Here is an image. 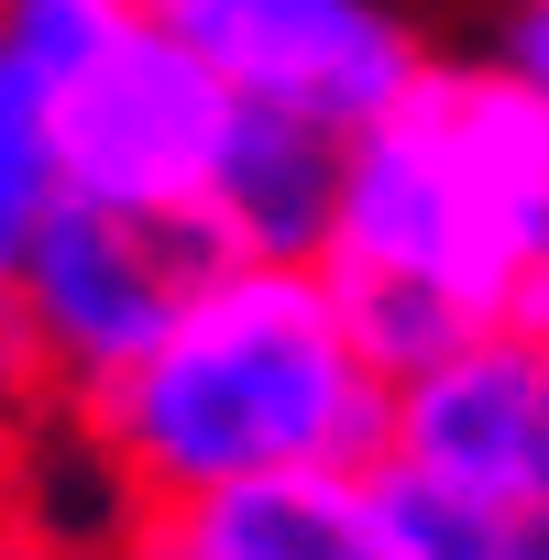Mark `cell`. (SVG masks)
Here are the masks:
<instances>
[{"instance_id": "obj_1", "label": "cell", "mask_w": 549, "mask_h": 560, "mask_svg": "<svg viewBox=\"0 0 549 560\" xmlns=\"http://www.w3.org/2000/svg\"><path fill=\"white\" fill-rule=\"evenodd\" d=\"M78 429L121 472L132 505H198V494H231L264 472L385 462L396 374L363 352L330 264L209 253L176 330L100 407H78Z\"/></svg>"}, {"instance_id": "obj_2", "label": "cell", "mask_w": 549, "mask_h": 560, "mask_svg": "<svg viewBox=\"0 0 549 560\" xmlns=\"http://www.w3.org/2000/svg\"><path fill=\"white\" fill-rule=\"evenodd\" d=\"M330 275L396 385L451 341L527 319L549 287V89L505 56L429 67L396 121L352 132Z\"/></svg>"}, {"instance_id": "obj_3", "label": "cell", "mask_w": 549, "mask_h": 560, "mask_svg": "<svg viewBox=\"0 0 549 560\" xmlns=\"http://www.w3.org/2000/svg\"><path fill=\"white\" fill-rule=\"evenodd\" d=\"M231 132H242V100H231V78L165 23V0L121 12L110 45L56 78V143H67V187H78L89 209H132V220L198 231Z\"/></svg>"}, {"instance_id": "obj_4", "label": "cell", "mask_w": 549, "mask_h": 560, "mask_svg": "<svg viewBox=\"0 0 549 560\" xmlns=\"http://www.w3.org/2000/svg\"><path fill=\"white\" fill-rule=\"evenodd\" d=\"M165 23L231 78L242 110L374 132L429 89V45L396 0H165Z\"/></svg>"}, {"instance_id": "obj_5", "label": "cell", "mask_w": 549, "mask_h": 560, "mask_svg": "<svg viewBox=\"0 0 549 560\" xmlns=\"http://www.w3.org/2000/svg\"><path fill=\"white\" fill-rule=\"evenodd\" d=\"M198 275H209V242L176 231V220L89 209V198L56 209V231H45V253H34V275H23L12 308H23V330H34V352H45L67 418L100 407V396L176 330V308H187Z\"/></svg>"}, {"instance_id": "obj_6", "label": "cell", "mask_w": 549, "mask_h": 560, "mask_svg": "<svg viewBox=\"0 0 549 560\" xmlns=\"http://www.w3.org/2000/svg\"><path fill=\"white\" fill-rule=\"evenodd\" d=\"M385 472L462 505H549V319H494L396 385Z\"/></svg>"}, {"instance_id": "obj_7", "label": "cell", "mask_w": 549, "mask_h": 560, "mask_svg": "<svg viewBox=\"0 0 549 560\" xmlns=\"http://www.w3.org/2000/svg\"><path fill=\"white\" fill-rule=\"evenodd\" d=\"M341 198H352V143H341V132L242 110V132H231L220 176H209L198 242L231 253V264H330Z\"/></svg>"}, {"instance_id": "obj_8", "label": "cell", "mask_w": 549, "mask_h": 560, "mask_svg": "<svg viewBox=\"0 0 549 560\" xmlns=\"http://www.w3.org/2000/svg\"><path fill=\"white\" fill-rule=\"evenodd\" d=\"M198 560H407L396 549V472L330 462V472H264L198 505H165Z\"/></svg>"}, {"instance_id": "obj_9", "label": "cell", "mask_w": 549, "mask_h": 560, "mask_svg": "<svg viewBox=\"0 0 549 560\" xmlns=\"http://www.w3.org/2000/svg\"><path fill=\"white\" fill-rule=\"evenodd\" d=\"M67 198L78 187H67V143H56V89L0 45V308L23 298V275H34Z\"/></svg>"}, {"instance_id": "obj_10", "label": "cell", "mask_w": 549, "mask_h": 560, "mask_svg": "<svg viewBox=\"0 0 549 560\" xmlns=\"http://www.w3.org/2000/svg\"><path fill=\"white\" fill-rule=\"evenodd\" d=\"M396 549L407 560H549V505H462V494L396 483Z\"/></svg>"}, {"instance_id": "obj_11", "label": "cell", "mask_w": 549, "mask_h": 560, "mask_svg": "<svg viewBox=\"0 0 549 560\" xmlns=\"http://www.w3.org/2000/svg\"><path fill=\"white\" fill-rule=\"evenodd\" d=\"M67 407H56V374H45V352H34V330H23V308H0V440H34V429H56Z\"/></svg>"}, {"instance_id": "obj_12", "label": "cell", "mask_w": 549, "mask_h": 560, "mask_svg": "<svg viewBox=\"0 0 549 560\" xmlns=\"http://www.w3.org/2000/svg\"><path fill=\"white\" fill-rule=\"evenodd\" d=\"M494 56L549 89V0H494Z\"/></svg>"}, {"instance_id": "obj_13", "label": "cell", "mask_w": 549, "mask_h": 560, "mask_svg": "<svg viewBox=\"0 0 549 560\" xmlns=\"http://www.w3.org/2000/svg\"><path fill=\"white\" fill-rule=\"evenodd\" d=\"M100 560H198V549H187V527H176L165 505H143V516H132V527H121Z\"/></svg>"}, {"instance_id": "obj_14", "label": "cell", "mask_w": 549, "mask_h": 560, "mask_svg": "<svg viewBox=\"0 0 549 560\" xmlns=\"http://www.w3.org/2000/svg\"><path fill=\"white\" fill-rule=\"evenodd\" d=\"M0 560H100V549H89V538H67V527L12 516V527H0Z\"/></svg>"}, {"instance_id": "obj_15", "label": "cell", "mask_w": 549, "mask_h": 560, "mask_svg": "<svg viewBox=\"0 0 549 560\" xmlns=\"http://www.w3.org/2000/svg\"><path fill=\"white\" fill-rule=\"evenodd\" d=\"M12 516H23V451L0 440V527H12Z\"/></svg>"}, {"instance_id": "obj_16", "label": "cell", "mask_w": 549, "mask_h": 560, "mask_svg": "<svg viewBox=\"0 0 549 560\" xmlns=\"http://www.w3.org/2000/svg\"><path fill=\"white\" fill-rule=\"evenodd\" d=\"M538 319H549V287H538Z\"/></svg>"}, {"instance_id": "obj_17", "label": "cell", "mask_w": 549, "mask_h": 560, "mask_svg": "<svg viewBox=\"0 0 549 560\" xmlns=\"http://www.w3.org/2000/svg\"><path fill=\"white\" fill-rule=\"evenodd\" d=\"M0 12H12V0H0Z\"/></svg>"}]
</instances>
